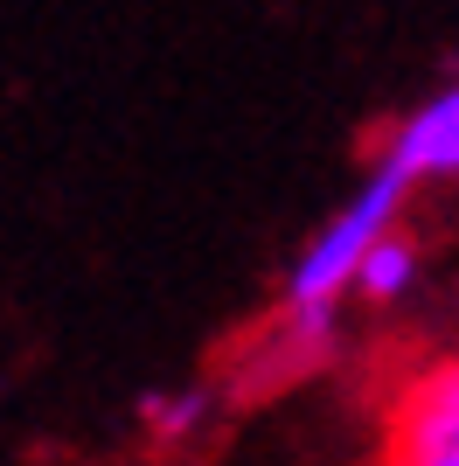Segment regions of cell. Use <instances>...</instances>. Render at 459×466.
Instances as JSON below:
<instances>
[{"mask_svg": "<svg viewBox=\"0 0 459 466\" xmlns=\"http://www.w3.org/2000/svg\"><path fill=\"white\" fill-rule=\"evenodd\" d=\"M411 195L418 188L376 154L362 167V181H355V188L313 223V237L292 251V272H286L279 307H348V299H355V279H362V258L403 223Z\"/></svg>", "mask_w": 459, "mask_h": 466, "instance_id": "6da1fadb", "label": "cell"}, {"mask_svg": "<svg viewBox=\"0 0 459 466\" xmlns=\"http://www.w3.org/2000/svg\"><path fill=\"white\" fill-rule=\"evenodd\" d=\"M342 355V307H279L265 328L250 334L237 362L223 376L230 404H250V397H279L292 383H313Z\"/></svg>", "mask_w": 459, "mask_h": 466, "instance_id": "7a4b0ae2", "label": "cell"}, {"mask_svg": "<svg viewBox=\"0 0 459 466\" xmlns=\"http://www.w3.org/2000/svg\"><path fill=\"white\" fill-rule=\"evenodd\" d=\"M382 466H459V349L397 376L382 404Z\"/></svg>", "mask_w": 459, "mask_h": 466, "instance_id": "3957f363", "label": "cell"}, {"mask_svg": "<svg viewBox=\"0 0 459 466\" xmlns=\"http://www.w3.org/2000/svg\"><path fill=\"white\" fill-rule=\"evenodd\" d=\"M411 188H459V70L411 105L376 147Z\"/></svg>", "mask_w": 459, "mask_h": 466, "instance_id": "277c9868", "label": "cell"}, {"mask_svg": "<svg viewBox=\"0 0 459 466\" xmlns=\"http://www.w3.org/2000/svg\"><path fill=\"white\" fill-rule=\"evenodd\" d=\"M223 383H168V390H147L139 397V431H147L153 446H195L202 431L216 425V410H223Z\"/></svg>", "mask_w": 459, "mask_h": 466, "instance_id": "5b68a950", "label": "cell"}, {"mask_svg": "<svg viewBox=\"0 0 459 466\" xmlns=\"http://www.w3.org/2000/svg\"><path fill=\"white\" fill-rule=\"evenodd\" d=\"M424 279V258H418V237H411V223H397V230L382 237L376 251L362 258V279H355V299H369V307H397V299H411Z\"/></svg>", "mask_w": 459, "mask_h": 466, "instance_id": "8992f818", "label": "cell"}]
</instances>
